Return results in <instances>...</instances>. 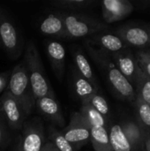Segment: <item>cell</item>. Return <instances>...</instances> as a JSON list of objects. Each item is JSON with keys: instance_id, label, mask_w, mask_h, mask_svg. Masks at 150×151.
<instances>
[{"instance_id": "obj_33", "label": "cell", "mask_w": 150, "mask_h": 151, "mask_svg": "<svg viewBox=\"0 0 150 151\" xmlns=\"http://www.w3.org/2000/svg\"><path fill=\"white\" fill-rule=\"evenodd\" d=\"M0 47H1V43H0Z\"/></svg>"}, {"instance_id": "obj_12", "label": "cell", "mask_w": 150, "mask_h": 151, "mask_svg": "<svg viewBox=\"0 0 150 151\" xmlns=\"http://www.w3.org/2000/svg\"><path fill=\"white\" fill-rule=\"evenodd\" d=\"M39 29L42 35L53 38L68 39L65 22L60 12H50L44 17L41 20Z\"/></svg>"}, {"instance_id": "obj_3", "label": "cell", "mask_w": 150, "mask_h": 151, "mask_svg": "<svg viewBox=\"0 0 150 151\" xmlns=\"http://www.w3.org/2000/svg\"><path fill=\"white\" fill-rule=\"evenodd\" d=\"M6 91L17 101L25 116L32 112V110L35 106V101L24 65H18L13 67L10 74Z\"/></svg>"}, {"instance_id": "obj_6", "label": "cell", "mask_w": 150, "mask_h": 151, "mask_svg": "<svg viewBox=\"0 0 150 151\" xmlns=\"http://www.w3.org/2000/svg\"><path fill=\"white\" fill-rule=\"evenodd\" d=\"M61 133L75 150L90 142V127L80 111L72 114L69 124L62 129Z\"/></svg>"}, {"instance_id": "obj_32", "label": "cell", "mask_w": 150, "mask_h": 151, "mask_svg": "<svg viewBox=\"0 0 150 151\" xmlns=\"http://www.w3.org/2000/svg\"><path fill=\"white\" fill-rule=\"evenodd\" d=\"M145 52H146L149 56H150V50H145Z\"/></svg>"}, {"instance_id": "obj_8", "label": "cell", "mask_w": 150, "mask_h": 151, "mask_svg": "<svg viewBox=\"0 0 150 151\" xmlns=\"http://www.w3.org/2000/svg\"><path fill=\"white\" fill-rule=\"evenodd\" d=\"M44 133L39 121L25 126L17 151H41L44 145Z\"/></svg>"}, {"instance_id": "obj_14", "label": "cell", "mask_w": 150, "mask_h": 151, "mask_svg": "<svg viewBox=\"0 0 150 151\" xmlns=\"http://www.w3.org/2000/svg\"><path fill=\"white\" fill-rule=\"evenodd\" d=\"M35 106L49 121L60 127H65V118L57 98L50 96L40 98L35 102Z\"/></svg>"}, {"instance_id": "obj_30", "label": "cell", "mask_w": 150, "mask_h": 151, "mask_svg": "<svg viewBox=\"0 0 150 151\" xmlns=\"http://www.w3.org/2000/svg\"><path fill=\"white\" fill-rule=\"evenodd\" d=\"M4 127L0 121V148H1V145H2V142H3V140H4Z\"/></svg>"}, {"instance_id": "obj_9", "label": "cell", "mask_w": 150, "mask_h": 151, "mask_svg": "<svg viewBox=\"0 0 150 151\" xmlns=\"http://www.w3.org/2000/svg\"><path fill=\"white\" fill-rule=\"evenodd\" d=\"M0 109L11 128L19 129L21 127L25 114L17 101L6 90L0 98Z\"/></svg>"}, {"instance_id": "obj_31", "label": "cell", "mask_w": 150, "mask_h": 151, "mask_svg": "<svg viewBox=\"0 0 150 151\" xmlns=\"http://www.w3.org/2000/svg\"><path fill=\"white\" fill-rule=\"evenodd\" d=\"M145 150L146 151H150V134L148 135L146 142H145Z\"/></svg>"}, {"instance_id": "obj_10", "label": "cell", "mask_w": 150, "mask_h": 151, "mask_svg": "<svg viewBox=\"0 0 150 151\" xmlns=\"http://www.w3.org/2000/svg\"><path fill=\"white\" fill-rule=\"evenodd\" d=\"M133 11V5L128 0H104L102 3L103 17L107 23L121 20Z\"/></svg>"}, {"instance_id": "obj_26", "label": "cell", "mask_w": 150, "mask_h": 151, "mask_svg": "<svg viewBox=\"0 0 150 151\" xmlns=\"http://www.w3.org/2000/svg\"><path fill=\"white\" fill-rule=\"evenodd\" d=\"M84 103L89 104L95 111H97L107 120V118L110 115V107H109L107 101L104 99V97H103L101 95L96 93V94L91 96L88 99V101L84 102Z\"/></svg>"}, {"instance_id": "obj_24", "label": "cell", "mask_w": 150, "mask_h": 151, "mask_svg": "<svg viewBox=\"0 0 150 151\" xmlns=\"http://www.w3.org/2000/svg\"><path fill=\"white\" fill-rule=\"evenodd\" d=\"M50 132V142L59 151H76L72 146L64 137L61 131H57L55 127H51L49 128Z\"/></svg>"}, {"instance_id": "obj_13", "label": "cell", "mask_w": 150, "mask_h": 151, "mask_svg": "<svg viewBox=\"0 0 150 151\" xmlns=\"http://www.w3.org/2000/svg\"><path fill=\"white\" fill-rule=\"evenodd\" d=\"M46 52L56 77L62 80L65 67V48L57 41H47Z\"/></svg>"}, {"instance_id": "obj_15", "label": "cell", "mask_w": 150, "mask_h": 151, "mask_svg": "<svg viewBox=\"0 0 150 151\" xmlns=\"http://www.w3.org/2000/svg\"><path fill=\"white\" fill-rule=\"evenodd\" d=\"M86 42L93 46H99V49L103 50L109 53H116L127 48L124 41L116 34L104 32L97 33L91 35L90 38L88 39Z\"/></svg>"}, {"instance_id": "obj_7", "label": "cell", "mask_w": 150, "mask_h": 151, "mask_svg": "<svg viewBox=\"0 0 150 151\" xmlns=\"http://www.w3.org/2000/svg\"><path fill=\"white\" fill-rule=\"evenodd\" d=\"M116 35L124 41L127 47L139 49L150 47V26L148 25H123L116 30Z\"/></svg>"}, {"instance_id": "obj_22", "label": "cell", "mask_w": 150, "mask_h": 151, "mask_svg": "<svg viewBox=\"0 0 150 151\" xmlns=\"http://www.w3.org/2000/svg\"><path fill=\"white\" fill-rule=\"evenodd\" d=\"M134 103L137 115V122L148 134H150V105L141 100L137 96L135 98Z\"/></svg>"}, {"instance_id": "obj_11", "label": "cell", "mask_w": 150, "mask_h": 151, "mask_svg": "<svg viewBox=\"0 0 150 151\" xmlns=\"http://www.w3.org/2000/svg\"><path fill=\"white\" fill-rule=\"evenodd\" d=\"M110 54L117 68L133 86L135 75L139 68L135 55H133V52L127 48L121 51Z\"/></svg>"}, {"instance_id": "obj_18", "label": "cell", "mask_w": 150, "mask_h": 151, "mask_svg": "<svg viewBox=\"0 0 150 151\" xmlns=\"http://www.w3.org/2000/svg\"><path fill=\"white\" fill-rule=\"evenodd\" d=\"M72 78V88L74 93L81 103L87 102L91 96L98 93V89H96L87 80L81 77L77 73L75 68L73 69Z\"/></svg>"}, {"instance_id": "obj_29", "label": "cell", "mask_w": 150, "mask_h": 151, "mask_svg": "<svg viewBox=\"0 0 150 151\" xmlns=\"http://www.w3.org/2000/svg\"><path fill=\"white\" fill-rule=\"evenodd\" d=\"M41 151H59L55 146L52 142H50V141L49 142H46L42 149Z\"/></svg>"}, {"instance_id": "obj_20", "label": "cell", "mask_w": 150, "mask_h": 151, "mask_svg": "<svg viewBox=\"0 0 150 151\" xmlns=\"http://www.w3.org/2000/svg\"><path fill=\"white\" fill-rule=\"evenodd\" d=\"M90 127V142L95 151H112L110 144L109 133L104 127Z\"/></svg>"}, {"instance_id": "obj_21", "label": "cell", "mask_w": 150, "mask_h": 151, "mask_svg": "<svg viewBox=\"0 0 150 151\" xmlns=\"http://www.w3.org/2000/svg\"><path fill=\"white\" fill-rule=\"evenodd\" d=\"M133 88L136 96L150 105V78L140 68H138L135 75Z\"/></svg>"}, {"instance_id": "obj_17", "label": "cell", "mask_w": 150, "mask_h": 151, "mask_svg": "<svg viewBox=\"0 0 150 151\" xmlns=\"http://www.w3.org/2000/svg\"><path fill=\"white\" fill-rule=\"evenodd\" d=\"M72 55L75 63V70L77 71V73L85 80H87L92 86H94L96 89L99 90V86L97 83L96 77L94 73V71L86 55L80 48L74 49Z\"/></svg>"}, {"instance_id": "obj_28", "label": "cell", "mask_w": 150, "mask_h": 151, "mask_svg": "<svg viewBox=\"0 0 150 151\" xmlns=\"http://www.w3.org/2000/svg\"><path fill=\"white\" fill-rule=\"evenodd\" d=\"M10 74L11 73H9L8 72L0 73V94L7 87L8 82H9V79H10Z\"/></svg>"}, {"instance_id": "obj_1", "label": "cell", "mask_w": 150, "mask_h": 151, "mask_svg": "<svg viewBox=\"0 0 150 151\" xmlns=\"http://www.w3.org/2000/svg\"><path fill=\"white\" fill-rule=\"evenodd\" d=\"M85 44L92 59L106 73L107 79L114 91L124 100L134 102L136 98L134 88L117 68L111 54L103 50L95 48L87 42H85Z\"/></svg>"}, {"instance_id": "obj_23", "label": "cell", "mask_w": 150, "mask_h": 151, "mask_svg": "<svg viewBox=\"0 0 150 151\" xmlns=\"http://www.w3.org/2000/svg\"><path fill=\"white\" fill-rule=\"evenodd\" d=\"M82 106L80 108V113L85 118L89 126L104 127H106V119L102 116L97 111H95L89 104L81 103Z\"/></svg>"}, {"instance_id": "obj_16", "label": "cell", "mask_w": 150, "mask_h": 151, "mask_svg": "<svg viewBox=\"0 0 150 151\" xmlns=\"http://www.w3.org/2000/svg\"><path fill=\"white\" fill-rule=\"evenodd\" d=\"M121 127L133 151H140L145 149V142L149 134L137 121H126L121 125Z\"/></svg>"}, {"instance_id": "obj_25", "label": "cell", "mask_w": 150, "mask_h": 151, "mask_svg": "<svg viewBox=\"0 0 150 151\" xmlns=\"http://www.w3.org/2000/svg\"><path fill=\"white\" fill-rule=\"evenodd\" d=\"M91 4V0H57L52 3L56 7L65 9L66 12H79Z\"/></svg>"}, {"instance_id": "obj_19", "label": "cell", "mask_w": 150, "mask_h": 151, "mask_svg": "<svg viewBox=\"0 0 150 151\" xmlns=\"http://www.w3.org/2000/svg\"><path fill=\"white\" fill-rule=\"evenodd\" d=\"M109 133L110 144L112 151H133V147L127 140L121 125H113Z\"/></svg>"}, {"instance_id": "obj_2", "label": "cell", "mask_w": 150, "mask_h": 151, "mask_svg": "<svg viewBox=\"0 0 150 151\" xmlns=\"http://www.w3.org/2000/svg\"><path fill=\"white\" fill-rule=\"evenodd\" d=\"M24 66L28 74L34 101L36 102L38 99L46 96L56 98L51 84L46 76L39 51L32 42H28L26 47Z\"/></svg>"}, {"instance_id": "obj_4", "label": "cell", "mask_w": 150, "mask_h": 151, "mask_svg": "<svg viewBox=\"0 0 150 151\" xmlns=\"http://www.w3.org/2000/svg\"><path fill=\"white\" fill-rule=\"evenodd\" d=\"M68 39L91 36L107 30V26L99 20L79 12H60Z\"/></svg>"}, {"instance_id": "obj_27", "label": "cell", "mask_w": 150, "mask_h": 151, "mask_svg": "<svg viewBox=\"0 0 150 151\" xmlns=\"http://www.w3.org/2000/svg\"><path fill=\"white\" fill-rule=\"evenodd\" d=\"M135 58L139 68L150 78V56L145 50H139L135 54Z\"/></svg>"}, {"instance_id": "obj_5", "label": "cell", "mask_w": 150, "mask_h": 151, "mask_svg": "<svg viewBox=\"0 0 150 151\" xmlns=\"http://www.w3.org/2000/svg\"><path fill=\"white\" fill-rule=\"evenodd\" d=\"M0 43L11 58H18L22 53L23 38L14 22L2 10H0Z\"/></svg>"}]
</instances>
